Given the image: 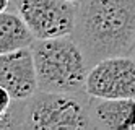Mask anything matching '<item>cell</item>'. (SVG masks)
<instances>
[{
	"mask_svg": "<svg viewBox=\"0 0 135 130\" xmlns=\"http://www.w3.org/2000/svg\"><path fill=\"white\" fill-rule=\"evenodd\" d=\"M72 36L91 67L129 54L135 39V0H80Z\"/></svg>",
	"mask_w": 135,
	"mask_h": 130,
	"instance_id": "1",
	"label": "cell"
},
{
	"mask_svg": "<svg viewBox=\"0 0 135 130\" xmlns=\"http://www.w3.org/2000/svg\"><path fill=\"white\" fill-rule=\"evenodd\" d=\"M31 52L41 91L86 93L91 65L72 34L36 39Z\"/></svg>",
	"mask_w": 135,
	"mask_h": 130,
	"instance_id": "2",
	"label": "cell"
},
{
	"mask_svg": "<svg viewBox=\"0 0 135 130\" xmlns=\"http://www.w3.org/2000/svg\"><path fill=\"white\" fill-rule=\"evenodd\" d=\"M88 93L37 91L23 101L21 128L33 130H85L90 128Z\"/></svg>",
	"mask_w": 135,
	"mask_h": 130,
	"instance_id": "3",
	"label": "cell"
},
{
	"mask_svg": "<svg viewBox=\"0 0 135 130\" xmlns=\"http://www.w3.org/2000/svg\"><path fill=\"white\" fill-rule=\"evenodd\" d=\"M36 39L72 34L75 28L76 3L69 0H12Z\"/></svg>",
	"mask_w": 135,
	"mask_h": 130,
	"instance_id": "4",
	"label": "cell"
},
{
	"mask_svg": "<svg viewBox=\"0 0 135 130\" xmlns=\"http://www.w3.org/2000/svg\"><path fill=\"white\" fill-rule=\"evenodd\" d=\"M86 93L93 98L135 99V57L111 55L96 62L88 72Z\"/></svg>",
	"mask_w": 135,
	"mask_h": 130,
	"instance_id": "5",
	"label": "cell"
},
{
	"mask_svg": "<svg viewBox=\"0 0 135 130\" xmlns=\"http://www.w3.org/2000/svg\"><path fill=\"white\" fill-rule=\"evenodd\" d=\"M0 86L15 101H26L39 89L31 47L0 54Z\"/></svg>",
	"mask_w": 135,
	"mask_h": 130,
	"instance_id": "6",
	"label": "cell"
},
{
	"mask_svg": "<svg viewBox=\"0 0 135 130\" xmlns=\"http://www.w3.org/2000/svg\"><path fill=\"white\" fill-rule=\"evenodd\" d=\"M88 119L93 130H135V99L91 96Z\"/></svg>",
	"mask_w": 135,
	"mask_h": 130,
	"instance_id": "7",
	"label": "cell"
},
{
	"mask_svg": "<svg viewBox=\"0 0 135 130\" xmlns=\"http://www.w3.org/2000/svg\"><path fill=\"white\" fill-rule=\"evenodd\" d=\"M34 41V34L15 8L0 13V54L31 47Z\"/></svg>",
	"mask_w": 135,
	"mask_h": 130,
	"instance_id": "8",
	"label": "cell"
},
{
	"mask_svg": "<svg viewBox=\"0 0 135 130\" xmlns=\"http://www.w3.org/2000/svg\"><path fill=\"white\" fill-rule=\"evenodd\" d=\"M21 112H23V101H15L13 111L0 117V130L5 128H21Z\"/></svg>",
	"mask_w": 135,
	"mask_h": 130,
	"instance_id": "9",
	"label": "cell"
},
{
	"mask_svg": "<svg viewBox=\"0 0 135 130\" xmlns=\"http://www.w3.org/2000/svg\"><path fill=\"white\" fill-rule=\"evenodd\" d=\"M13 106H15V99L12 98V94L3 86H0V117L10 114L13 111Z\"/></svg>",
	"mask_w": 135,
	"mask_h": 130,
	"instance_id": "10",
	"label": "cell"
},
{
	"mask_svg": "<svg viewBox=\"0 0 135 130\" xmlns=\"http://www.w3.org/2000/svg\"><path fill=\"white\" fill-rule=\"evenodd\" d=\"M12 5V0H0V13L5 12V10H8Z\"/></svg>",
	"mask_w": 135,
	"mask_h": 130,
	"instance_id": "11",
	"label": "cell"
},
{
	"mask_svg": "<svg viewBox=\"0 0 135 130\" xmlns=\"http://www.w3.org/2000/svg\"><path fill=\"white\" fill-rule=\"evenodd\" d=\"M129 54L135 57V39H133V44H132V49H130V52H129Z\"/></svg>",
	"mask_w": 135,
	"mask_h": 130,
	"instance_id": "12",
	"label": "cell"
},
{
	"mask_svg": "<svg viewBox=\"0 0 135 130\" xmlns=\"http://www.w3.org/2000/svg\"><path fill=\"white\" fill-rule=\"evenodd\" d=\"M69 2H73V3H78L80 0H69Z\"/></svg>",
	"mask_w": 135,
	"mask_h": 130,
	"instance_id": "13",
	"label": "cell"
}]
</instances>
